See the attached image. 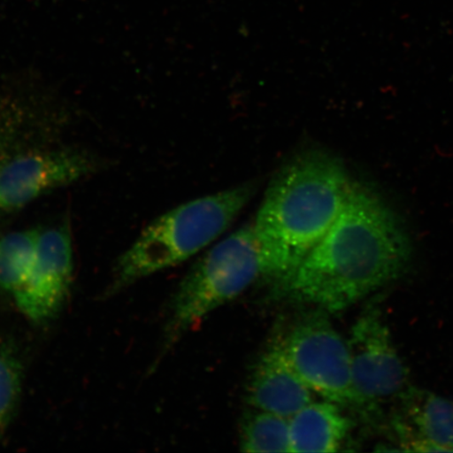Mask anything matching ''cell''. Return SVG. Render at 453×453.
<instances>
[{
	"instance_id": "obj_2",
	"label": "cell",
	"mask_w": 453,
	"mask_h": 453,
	"mask_svg": "<svg viewBox=\"0 0 453 453\" xmlns=\"http://www.w3.org/2000/svg\"><path fill=\"white\" fill-rule=\"evenodd\" d=\"M353 185L342 163L324 151H304L280 169L253 222L273 263L274 281L326 234Z\"/></svg>"
},
{
	"instance_id": "obj_1",
	"label": "cell",
	"mask_w": 453,
	"mask_h": 453,
	"mask_svg": "<svg viewBox=\"0 0 453 453\" xmlns=\"http://www.w3.org/2000/svg\"><path fill=\"white\" fill-rule=\"evenodd\" d=\"M410 255L409 237L394 213L354 184L326 234L296 268L274 281L277 294L337 313L399 277Z\"/></svg>"
},
{
	"instance_id": "obj_7",
	"label": "cell",
	"mask_w": 453,
	"mask_h": 453,
	"mask_svg": "<svg viewBox=\"0 0 453 453\" xmlns=\"http://www.w3.org/2000/svg\"><path fill=\"white\" fill-rule=\"evenodd\" d=\"M95 168L93 157L77 150L31 151L11 157L0 164V211L25 207Z\"/></svg>"
},
{
	"instance_id": "obj_5",
	"label": "cell",
	"mask_w": 453,
	"mask_h": 453,
	"mask_svg": "<svg viewBox=\"0 0 453 453\" xmlns=\"http://www.w3.org/2000/svg\"><path fill=\"white\" fill-rule=\"evenodd\" d=\"M273 342L311 392L342 407L360 410L348 342L334 328L326 311L305 314Z\"/></svg>"
},
{
	"instance_id": "obj_6",
	"label": "cell",
	"mask_w": 453,
	"mask_h": 453,
	"mask_svg": "<svg viewBox=\"0 0 453 453\" xmlns=\"http://www.w3.org/2000/svg\"><path fill=\"white\" fill-rule=\"evenodd\" d=\"M347 342L360 410L377 409L400 398L410 388L409 371L378 305H368L362 311Z\"/></svg>"
},
{
	"instance_id": "obj_11",
	"label": "cell",
	"mask_w": 453,
	"mask_h": 453,
	"mask_svg": "<svg viewBox=\"0 0 453 453\" xmlns=\"http://www.w3.org/2000/svg\"><path fill=\"white\" fill-rule=\"evenodd\" d=\"M290 422L291 452L331 453L342 449L352 422L331 401L311 402Z\"/></svg>"
},
{
	"instance_id": "obj_3",
	"label": "cell",
	"mask_w": 453,
	"mask_h": 453,
	"mask_svg": "<svg viewBox=\"0 0 453 453\" xmlns=\"http://www.w3.org/2000/svg\"><path fill=\"white\" fill-rule=\"evenodd\" d=\"M255 194L253 184L206 196L175 207L142 231L113 268L105 296L188 260L217 241Z\"/></svg>"
},
{
	"instance_id": "obj_9",
	"label": "cell",
	"mask_w": 453,
	"mask_h": 453,
	"mask_svg": "<svg viewBox=\"0 0 453 453\" xmlns=\"http://www.w3.org/2000/svg\"><path fill=\"white\" fill-rule=\"evenodd\" d=\"M399 399L401 413L395 418V428L402 449L453 452V401L412 387Z\"/></svg>"
},
{
	"instance_id": "obj_4",
	"label": "cell",
	"mask_w": 453,
	"mask_h": 453,
	"mask_svg": "<svg viewBox=\"0 0 453 453\" xmlns=\"http://www.w3.org/2000/svg\"><path fill=\"white\" fill-rule=\"evenodd\" d=\"M263 279L274 280V265L251 223L214 245L180 282L168 305L162 355L212 311Z\"/></svg>"
},
{
	"instance_id": "obj_13",
	"label": "cell",
	"mask_w": 453,
	"mask_h": 453,
	"mask_svg": "<svg viewBox=\"0 0 453 453\" xmlns=\"http://www.w3.org/2000/svg\"><path fill=\"white\" fill-rule=\"evenodd\" d=\"M240 449L243 452H291L290 422L275 413H248L241 428Z\"/></svg>"
},
{
	"instance_id": "obj_8",
	"label": "cell",
	"mask_w": 453,
	"mask_h": 453,
	"mask_svg": "<svg viewBox=\"0 0 453 453\" xmlns=\"http://www.w3.org/2000/svg\"><path fill=\"white\" fill-rule=\"evenodd\" d=\"M73 270L69 222L41 230L31 274L13 296L17 307L35 324L55 319L69 296Z\"/></svg>"
},
{
	"instance_id": "obj_12",
	"label": "cell",
	"mask_w": 453,
	"mask_h": 453,
	"mask_svg": "<svg viewBox=\"0 0 453 453\" xmlns=\"http://www.w3.org/2000/svg\"><path fill=\"white\" fill-rule=\"evenodd\" d=\"M41 229L12 232L0 239V288L14 294L25 285L35 263Z\"/></svg>"
},
{
	"instance_id": "obj_10",
	"label": "cell",
	"mask_w": 453,
	"mask_h": 453,
	"mask_svg": "<svg viewBox=\"0 0 453 453\" xmlns=\"http://www.w3.org/2000/svg\"><path fill=\"white\" fill-rule=\"evenodd\" d=\"M246 394L253 409L290 418L313 402L314 393L272 342L255 365Z\"/></svg>"
},
{
	"instance_id": "obj_14",
	"label": "cell",
	"mask_w": 453,
	"mask_h": 453,
	"mask_svg": "<svg viewBox=\"0 0 453 453\" xmlns=\"http://www.w3.org/2000/svg\"><path fill=\"white\" fill-rule=\"evenodd\" d=\"M22 366L16 357L0 349V440L7 432L19 403Z\"/></svg>"
}]
</instances>
